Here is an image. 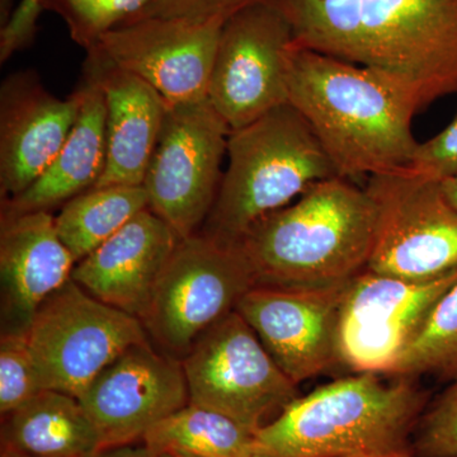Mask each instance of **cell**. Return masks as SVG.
<instances>
[{"instance_id":"277c9868","label":"cell","mask_w":457,"mask_h":457,"mask_svg":"<svg viewBox=\"0 0 457 457\" xmlns=\"http://www.w3.org/2000/svg\"><path fill=\"white\" fill-rule=\"evenodd\" d=\"M228 165L198 233L239 245L255 222L309 188L339 177L308 121L291 104L228 134Z\"/></svg>"},{"instance_id":"52a82bcc","label":"cell","mask_w":457,"mask_h":457,"mask_svg":"<svg viewBox=\"0 0 457 457\" xmlns=\"http://www.w3.org/2000/svg\"><path fill=\"white\" fill-rule=\"evenodd\" d=\"M25 333L44 390L75 398L123 352L149 341L139 318L99 302L71 278L41 303Z\"/></svg>"},{"instance_id":"2e32d148","label":"cell","mask_w":457,"mask_h":457,"mask_svg":"<svg viewBox=\"0 0 457 457\" xmlns=\"http://www.w3.org/2000/svg\"><path fill=\"white\" fill-rule=\"evenodd\" d=\"M83 104L82 87L57 98L32 71L9 75L0 88V195L17 196L59 154Z\"/></svg>"},{"instance_id":"ac0fdd59","label":"cell","mask_w":457,"mask_h":457,"mask_svg":"<svg viewBox=\"0 0 457 457\" xmlns=\"http://www.w3.org/2000/svg\"><path fill=\"white\" fill-rule=\"evenodd\" d=\"M74 263L49 212L2 215L3 317L12 324L7 332H25L41 303L71 278Z\"/></svg>"},{"instance_id":"836d02e7","label":"cell","mask_w":457,"mask_h":457,"mask_svg":"<svg viewBox=\"0 0 457 457\" xmlns=\"http://www.w3.org/2000/svg\"><path fill=\"white\" fill-rule=\"evenodd\" d=\"M0 457H33L29 455H26V453H20V451L11 449V447L2 446V451H0Z\"/></svg>"},{"instance_id":"1f68e13d","label":"cell","mask_w":457,"mask_h":457,"mask_svg":"<svg viewBox=\"0 0 457 457\" xmlns=\"http://www.w3.org/2000/svg\"><path fill=\"white\" fill-rule=\"evenodd\" d=\"M441 187L449 203L457 210V173L442 179Z\"/></svg>"},{"instance_id":"8fae6325","label":"cell","mask_w":457,"mask_h":457,"mask_svg":"<svg viewBox=\"0 0 457 457\" xmlns=\"http://www.w3.org/2000/svg\"><path fill=\"white\" fill-rule=\"evenodd\" d=\"M290 23L275 5L243 9L222 25L207 99L228 130L245 128L287 102Z\"/></svg>"},{"instance_id":"7c38bea8","label":"cell","mask_w":457,"mask_h":457,"mask_svg":"<svg viewBox=\"0 0 457 457\" xmlns=\"http://www.w3.org/2000/svg\"><path fill=\"white\" fill-rule=\"evenodd\" d=\"M457 272L429 282H408L362 270L343 296L339 356L354 374L395 375L409 345Z\"/></svg>"},{"instance_id":"7a4b0ae2","label":"cell","mask_w":457,"mask_h":457,"mask_svg":"<svg viewBox=\"0 0 457 457\" xmlns=\"http://www.w3.org/2000/svg\"><path fill=\"white\" fill-rule=\"evenodd\" d=\"M376 222L365 186L335 177L255 222L239 245L257 285L329 287L366 270Z\"/></svg>"},{"instance_id":"30bf717a","label":"cell","mask_w":457,"mask_h":457,"mask_svg":"<svg viewBox=\"0 0 457 457\" xmlns=\"http://www.w3.org/2000/svg\"><path fill=\"white\" fill-rule=\"evenodd\" d=\"M228 134L209 99L168 104L143 187L149 209L180 239L197 234L212 212Z\"/></svg>"},{"instance_id":"5bb4252c","label":"cell","mask_w":457,"mask_h":457,"mask_svg":"<svg viewBox=\"0 0 457 457\" xmlns=\"http://www.w3.org/2000/svg\"><path fill=\"white\" fill-rule=\"evenodd\" d=\"M345 286L255 285L243 295L236 312L279 369L299 385L342 366L339 320Z\"/></svg>"},{"instance_id":"f1b7e54d","label":"cell","mask_w":457,"mask_h":457,"mask_svg":"<svg viewBox=\"0 0 457 457\" xmlns=\"http://www.w3.org/2000/svg\"><path fill=\"white\" fill-rule=\"evenodd\" d=\"M407 170L436 180L457 173V110L446 128L420 143Z\"/></svg>"},{"instance_id":"484cf974","label":"cell","mask_w":457,"mask_h":457,"mask_svg":"<svg viewBox=\"0 0 457 457\" xmlns=\"http://www.w3.org/2000/svg\"><path fill=\"white\" fill-rule=\"evenodd\" d=\"M25 332L3 333L0 341V413L7 416L42 392Z\"/></svg>"},{"instance_id":"4fadbf2b","label":"cell","mask_w":457,"mask_h":457,"mask_svg":"<svg viewBox=\"0 0 457 457\" xmlns=\"http://www.w3.org/2000/svg\"><path fill=\"white\" fill-rule=\"evenodd\" d=\"M224 23L144 18L116 27L87 51L137 75L167 104L204 101Z\"/></svg>"},{"instance_id":"d6a6232c","label":"cell","mask_w":457,"mask_h":457,"mask_svg":"<svg viewBox=\"0 0 457 457\" xmlns=\"http://www.w3.org/2000/svg\"><path fill=\"white\" fill-rule=\"evenodd\" d=\"M14 0H0V26H4L13 13Z\"/></svg>"},{"instance_id":"9a60e30c","label":"cell","mask_w":457,"mask_h":457,"mask_svg":"<svg viewBox=\"0 0 457 457\" xmlns=\"http://www.w3.org/2000/svg\"><path fill=\"white\" fill-rule=\"evenodd\" d=\"M101 450L143 442L150 429L189 404L182 360L150 341L123 352L79 396Z\"/></svg>"},{"instance_id":"4dcf8cb0","label":"cell","mask_w":457,"mask_h":457,"mask_svg":"<svg viewBox=\"0 0 457 457\" xmlns=\"http://www.w3.org/2000/svg\"><path fill=\"white\" fill-rule=\"evenodd\" d=\"M93 457H161L152 449L144 445H126V446L112 447L101 450Z\"/></svg>"},{"instance_id":"f546056e","label":"cell","mask_w":457,"mask_h":457,"mask_svg":"<svg viewBox=\"0 0 457 457\" xmlns=\"http://www.w3.org/2000/svg\"><path fill=\"white\" fill-rule=\"evenodd\" d=\"M42 0H20L13 13L0 29V62H8L35 40Z\"/></svg>"},{"instance_id":"83f0119b","label":"cell","mask_w":457,"mask_h":457,"mask_svg":"<svg viewBox=\"0 0 457 457\" xmlns=\"http://www.w3.org/2000/svg\"><path fill=\"white\" fill-rule=\"evenodd\" d=\"M270 2V0H154L149 7L128 22L158 17L179 18L197 23H225L228 18L243 9Z\"/></svg>"},{"instance_id":"d4e9b609","label":"cell","mask_w":457,"mask_h":457,"mask_svg":"<svg viewBox=\"0 0 457 457\" xmlns=\"http://www.w3.org/2000/svg\"><path fill=\"white\" fill-rule=\"evenodd\" d=\"M154 0H42V11L64 21L75 44L88 51L102 36L137 17Z\"/></svg>"},{"instance_id":"6da1fadb","label":"cell","mask_w":457,"mask_h":457,"mask_svg":"<svg viewBox=\"0 0 457 457\" xmlns=\"http://www.w3.org/2000/svg\"><path fill=\"white\" fill-rule=\"evenodd\" d=\"M287 102L311 125L342 179H368L411 164L420 141L414 96L371 69L293 42Z\"/></svg>"},{"instance_id":"8992f818","label":"cell","mask_w":457,"mask_h":457,"mask_svg":"<svg viewBox=\"0 0 457 457\" xmlns=\"http://www.w3.org/2000/svg\"><path fill=\"white\" fill-rule=\"evenodd\" d=\"M255 285L239 245L197 233L179 240L141 321L165 353L182 360Z\"/></svg>"},{"instance_id":"44dd1931","label":"cell","mask_w":457,"mask_h":457,"mask_svg":"<svg viewBox=\"0 0 457 457\" xmlns=\"http://www.w3.org/2000/svg\"><path fill=\"white\" fill-rule=\"evenodd\" d=\"M2 446L33 457H93L101 451L79 399L42 390L2 417Z\"/></svg>"},{"instance_id":"ffe728a7","label":"cell","mask_w":457,"mask_h":457,"mask_svg":"<svg viewBox=\"0 0 457 457\" xmlns=\"http://www.w3.org/2000/svg\"><path fill=\"white\" fill-rule=\"evenodd\" d=\"M83 104L73 130L56 158L29 187L2 203V215L49 212L97 185L107 159L104 90L86 73Z\"/></svg>"},{"instance_id":"9c48e42d","label":"cell","mask_w":457,"mask_h":457,"mask_svg":"<svg viewBox=\"0 0 457 457\" xmlns=\"http://www.w3.org/2000/svg\"><path fill=\"white\" fill-rule=\"evenodd\" d=\"M365 188L378 210L366 270L408 282L457 272V210L441 180L403 168L369 177Z\"/></svg>"},{"instance_id":"603a6c76","label":"cell","mask_w":457,"mask_h":457,"mask_svg":"<svg viewBox=\"0 0 457 457\" xmlns=\"http://www.w3.org/2000/svg\"><path fill=\"white\" fill-rule=\"evenodd\" d=\"M146 209L143 186L92 188L64 204L55 218L57 234L78 263Z\"/></svg>"},{"instance_id":"d6986e66","label":"cell","mask_w":457,"mask_h":457,"mask_svg":"<svg viewBox=\"0 0 457 457\" xmlns=\"http://www.w3.org/2000/svg\"><path fill=\"white\" fill-rule=\"evenodd\" d=\"M86 73L104 90L107 159L93 188L143 186L163 128L167 102L150 84L87 53Z\"/></svg>"},{"instance_id":"e0dca14e","label":"cell","mask_w":457,"mask_h":457,"mask_svg":"<svg viewBox=\"0 0 457 457\" xmlns=\"http://www.w3.org/2000/svg\"><path fill=\"white\" fill-rule=\"evenodd\" d=\"M179 240L167 222L144 210L78 262L71 279L99 302L141 320Z\"/></svg>"},{"instance_id":"8d00e7d4","label":"cell","mask_w":457,"mask_h":457,"mask_svg":"<svg viewBox=\"0 0 457 457\" xmlns=\"http://www.w3.org/2000/svg\"><path fill=\"white\" fill-rule=\"evenodd\" d=\"M350 457H389V456H369V455H359V456H350ZM396 457V456H393Z\"/></svg>"},{"instance_id":"ba28073f","label":"cell","mask_w":457,"mask_h":457,"mask_svg":"<svg viewBox=\"0 0 457 457\" xmlns=\"http://www.w3.org/2000/svg\"><path fill=\"white\" fill-rule=\"evenodd\" d=\"M182 365L189 404L224 414L254 433L299 398L297 385L236 311L200 336Z\"/></svg>"},{"instance_id":"e575fe53","label":"cell","mask_w":457,"mask_h":457,"mask_svg":"<svg viewBox=\"0 0 457 457\" xmlns=\"http://www.w3.org/2000/svg\"><path fill=\"white\" fill-rule=\"evenodd\" d=\"M161 457H201L194 455V453H183V451H167V453H161Z\"/></svg>"},{"instance_id":"5b68a950","label":"cell","mask_w":457,"mask_h":457,"mask_svg":"<svg viewBox=\"0 0 457 457\" xmlns=\"http://www.w3.org/2000/svg\"><path fill=\"white\" fill-rule=\"evenodd\" d=\"M337 59L389 78L422 108L457 95V0H357Z\"/></svg>"},{"instance_id":"d590c367","label":"cell","mask_w":457,"mask_h":457,"mask_svg":"<svg viewBox=\"0 0 457 457\" xmlns=\"http://www.w3.org/2000/svg\"><path fill=\"white\" fill-rule=\"evenodd\" d=\"M396 457H418L417 455H414L413 453H411V450L404 451V453H399V455H396Z\"/></svg>"},{"instance_id":"3957f363","label":"cell","mask_w":457,"mask_h":457,"mask_svg":"<svg viewBox=\"0 0 457 457\" xmlns=\"http://www.w3.org/2000/svg\"><path fill=\"white\" fill-rule=\"evenodd\" d=\"M376 374L338 378L299 396L255 433L273 457L396 456L428 405L413 378Z\"/></svg>"},{"instance_id":"4316f807","label":"cell","mask_w":457,"mask_h":457,"mask_svg":"<svg viewBox=\"0 0 457 457\" xmlns=\"http://www.w3.org/2000/svg\"><path fill=\"white\" fill-rule=\"evenodd\" d=\"M411 451L418 457H457V378L427 405Z\"/></svg>"},{"instance_id":"7402d4cb","label":"cell","mask_w":457,"mask_h":457,"mask_svg":"<svg viewBox=\"0 0 457 457\" xmlns=\"http://www.w3.org/2000/svg\"><path fill=\"white\" fill-rule=\"evenodd\" d=\"M143 444L158 455L183 451L201 457H273L254 432L224 414L194 404L158 423Z\"/></svg>"},{"instance_id":"cb8c5ba5","label":"cell","mask_w":457,"mask_h":457,"mask_svg":"<svg viewBox=\"0 0 457 457\" xmlns=\"http://www.w3.org/2000/svg\"><path fill=\"white\" fill-rule=\"evenodd\" d=\"M422 375L457 378V279L433 306L394 376Z\"/></svg>"}]
</instances>
